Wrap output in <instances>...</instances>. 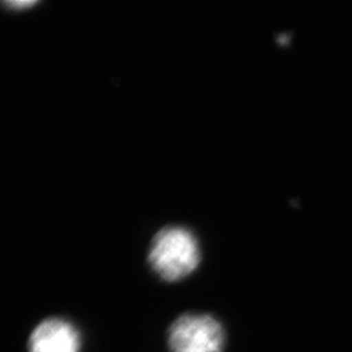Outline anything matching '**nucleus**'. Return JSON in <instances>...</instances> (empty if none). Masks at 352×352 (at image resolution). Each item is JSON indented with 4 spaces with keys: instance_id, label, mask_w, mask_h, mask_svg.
<instances>
[{
    "instance_id": "obj_1",
    "label": "nucleus",
    "mask_w": 352,
    "mask_h": 352,
    "mask_svg": "<svg viewBox=\"0 0 352 352\" xmlns=\"http://www.w3.org/2000/svg\"><path fill=\"white\" fill-rule=\"evenodd\" d=\"M149 264L167 282L188 277L200 264L197 240L187 228L164 227L153 239Z\"/></svg>"
},
{
    "instance_id": "obj_2",
    "label": "nucleus",
    "mask_w": 352,
    "mask_h": 352,
    "mask_svg": "<svg viewBox=\"0 0 352 352\" xmlns=\"http://www.w3.org/2000/svg\"><path fill=\"white\" fill-rule=\"evenodd\" d=\"M225 342L222 324L206 314L179 316L167 334L171 352H223Z\"/></svg>"
},
{
    "instance_id": "obj_3",
    "label": "nucleus",
    "mask_w": 352,
    "mask_h": 352,
    "mask_svg": "<svg viewBox=\"0 0 352 352\" xmlns=\"http://www.w3.org/2000/svg\"><path fill=\"white\" fill-rule=\"evenodd\" d=\"M28 347L29 352H80L81 337L72 322L50 317L33 329Z\"/></svg>"
},
{
    "instance_id": "obj_4",
    "label": "nucleus",
    "mask_w": 352,
    "mask_h": 352,
    "mask_svg": "<svg viewBox=\"0 0 352 352\" xmlns=\"http://www.w3.org/2000/svg\"><path fill=\"white\" fill-rule=\"evenodd\" d=\"M10 8H28L37 4V1H6Z\"/></svg>"
}]
</instances>
